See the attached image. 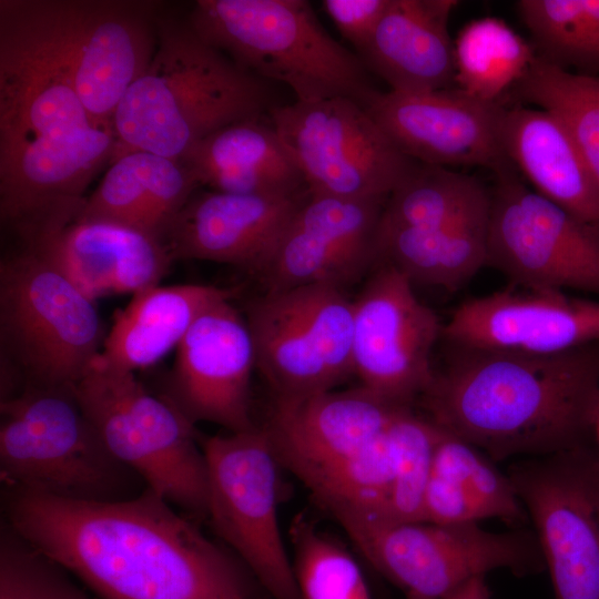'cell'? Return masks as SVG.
<instances>
[{"instance_id":"f35d334b","label":"cell","mask_w":599,"mask_h":599,"mask_svg":"<svg viewBox=\"0 0 599 599\" xmlns=\"http://www.w3.org/2000/svg\"><path fill=\"white\" fill-rule=\"evenodd\" d=\"M443 599H491V597L485 576H477L455 588Z\"/></svg>"},{"instance_id":"603a6c76","label":"cell","mask_w":599,"mask_h":599,"mask_svg":"<svg viewBox=\"0 0 599 599\" xmlns=\"http://www.w3.org/2000/svg\"><path fill=\"white\" fill-rule=\"evenodd\" d=\"M26 250L53 265L94 302L159 285L173 262L160 238L95 220L75 219Z\"/></svg>"},{"instance_id":"d4e9b609","label":"cell","mask_w":599,"mask_h":599,"mask_svg":"<svg viewBox=\"0 0 599 599\" xmlns=\"http://www.w3.org/2000/svg\"><path fill=\"white\" fill-rule=\"evenodd\" d=\"M500 144L508 162L534 191L599 229V187L555 114L541 108L506 106Z\"/></svg>"},{"instance_id":"7c38bea8","label":"cell","mask_w":599,"mask_h":599,"mask_svg":"<svg viewBox=\"0 0 599 599\" xmlns=\"http://www.w3.org/2000/svg\"><path fill=\"white\" fill-rule=\"evenodd\" d=\"M370 565L406 599H443L465 581L499 568L516 575L545 566L535 532H493L478 522L427 521L344 529Z\"/></svg>"},{"instance_id":"5bb4252c","label":"cell","mask_w":599,"mask_h":599,"mask_svg":"<svg viewBox=\"0 0 599 599\" xmlns=\"http://www.w3.org/2000/svg\"><path fill=\"white\" fill-rule=\"evenodd\" d=\"M556 599H599V454L593 444L520 458L507 470Z\"/></svg>"},{"instance_id":"44dd1931","label":"cell","mask_w":599,"mask_h":599,"mask_svg":"<svg viewBox=\"0 0 599 599\" xmlns=\"http://www.w3.org/2000/svg\"><path fill=\"white\" fill-rule=\"evenodd\" d=\"M386 199L308 194L274 247L261 276L270 290L313 284L344 288L376 264Z\"/></svg>"},{"instance_id":"8d00e7d4","label":"cell","mask_w":599,"mask_h":599,"mask_svg":"<svg viewBox=\"0 0 599 599\" xmlns=\"http://www.w3.org/2000/svg\"><path fill=\"white\" fill-rule=\"evenodd\" d=\"M65 569L6 522L0 531V599H91Z\"/></svg>"},{"instance_id":"3957f363","label":"cell","mask_w":599,"mask_h":599,"mask_svg":"<svg viewBox=\"0 0 599 599\" xmlns=\"http://www.w3.org/2000/svg\"><path fill=\"white\" fill-rule=\"evenodd\" d=\"M455 347L419 398L441 429L494 461L592 444L599 342L554 355Z\"/></svg>"},{"instance_id":"ffe728a7","label":"cell","mask_w":599,"mask_h":599,"mask_svg":"<svg viewBox=\"0 0 599 599\" xmlns=\"http://www.w3.org/2000/svg\"><path fill=\"white\" fill-rule=\"evenodd\" d=\"M441 336L457 347L560 354L599 342V302L512 284L461 303Z\"/></svg>"},{"instance_id":"5b68a950","label":"cell","mask_w":599,"mask_h":599,"mask_svg":"<svg viewBox=\"0 0 599 599\" xmlns=\"http://www.w3.org/2000/svg\"><path fill=\"white\" fill-rule=\"evenodd\" d=\"M206 43L298 101L348 98L364 108L376 90L358 55L334 40L305 0H199L187 22Z\"/></svg>"},{"instance_id":"74e56055","label":"cell","mask_w":599,"mask_h":599,"mask_svg":"<svg viewBox=\"0 0 599 599\" xmlns=\"http://www.w3.org/2000/svg\"><path fill=\"white\" fill-rule=\"evenodd\" d=\"M388 0H324L322 6L358 55L370 40Z\"/></svg>"},{"instance_id":"ab89813d","label":"cell","mask_w":599,"mask_h":599,"mask_svg":"<svg viewBox=\"0 0 599 599\" xmlns=\"http://www.w3.org/2000/svg\"><path fill=\"white\" fill-rule=\"evenodd\" d=\"M592 444L599 454V397L597 400L593 423H592Z\"/></svg>"},{"instance_id":"4316f807","label":"cell","mask_w":599,"mask_h":599,"mask_svg":"<svg viewBox=\"0 0 599 599\" xmlns=\"http://www.w3.org/2000/svg\"><path fill=\"white\" fill-rule=\"evenodd\" d=\"M264 116L226 125L200 141L181 161L199 186L246 195L307 191L271 121Z\"/></svg>"},{"instance_id":"30bf717a","label":"cell","mask_w":599,"mask_h":599,"mask_svg":"<svg viewBox=\"0 0 599 599\" xmlns=\"http://www.w3.org/2000/svg\"><path fill=\"white\" fill-rule=\"evenodd\" d=\"M206 519L273 599H301L277 511V461L265 428L200 438Z\"/></svg>"},{"instance_id":"52a82bcc","label":"cell","mask_w":599,"mask_h":599,"mask_svg":"<svg viewBox=\"0 0 599 599\" xmlns=\"http://www.w3.org/2000/svg\"><path fill=\"white\" fill-rule=\"evenodd\" d=\"M158 3L140 0H1L13 22L69 75L94 121L111 125L158 45Z\"/></svg>"},{"instance_id":"484cf974","label":"cell","mask_w":599,"mask_h":599,"mask_svg":"<svg viewBox=\"0 0 599 599\" xmlns=\"http://www.w3.org/2000/svg\"><path fill=\"white\" fill-rule=\"evenodd\" d=\"M199 184L181 161L144 151L112 159L77 219L112 222L162 236Z\"/></svg>"},{"instance_id":"cb8c5ba5","label":"cell","mask_w":599,"mask_h":599,"mask_svg":"<svg viewBox=\"0 0 599 599\" xmlns=\"http://www.w3.org/2000/svg\"><path fill=\"white\" fill-rule=\"evenodd\" d=\"M455 0H388L364 50L368 72L389 91L418 93L454 87V41L448 20Z\"/></svg>"},{"instance_id":"1f68e13d","label":"cell","mask_w":599,"mask_h":599,"mask_svg":"<svg viewBox=\"0 0 599 599\" xmlns=\"http://www.w3.org/2000/svg\"><path fill=\"white\" fill-rule=\"evenodd\" d=\"M490 199L477 177L417 162L389 194L379 229H428L451 223Z\"/></svg>"},{"instance_id":"6da1fadb","label":"cell","mask_w":599,"mask_h":599,"mask_svg":"<svg viewBox=\"0 0 599 599\" xmlns=\"http://www.w3.org/2000/svg\"><path fill=\"white\" fill-rule=\"evenodd\" d=\"M3 499L4 522L102 599H253L241 560L149 487L112 502Z\"/></svg>"},{"instance_id":"f1b7e54d","label":"cell","mask_w":599,"mask_h":599,"mask_svg":"<svg viewBox=\"0 0 599 599\" xmlns=\"http://www.w3.org/2000/svg\"><path fill=\"white\" fill-rule=\"evenodd\" d=\"M486 518L518 525L528 515L509 476L493 459L441 429L425 489L423 521L458 525Z\"/></svg>"},{"instance_id":"7402d4cb","label":"cell","mask_w":599,"mask_h":599,"mask_svg":"<svg viewBox=\"0 0 599 599\" xmlns=\"http://www.w3.org/2000/svg\"><path fill=\"white\" fill-rule=\"evenodd\" d=\"M308 194V190L291 195L193 194L162 242L173 261H211L261 274Z\"/></svg>"},{"instance_id":"d590c367","label":"cell","mask_w":599,"mask_h":599,"mask_svg":"<svg viewBox=\"0 0 599 599\" xmlns=\"http://www.w3.org/2000/svg\"><path fill=\"white\" fill-rule=\"evenodd\" d=\"M441 428L412 406L402 407L389 425L394 458L392 524L423 521L424 495Z\"/></svg>"},{"instance_id":"7a4b0ae2","label":"cell","mask_w":599,"mask_h":599,"mask_svg":"<svg viewBox=\"0 0 599 599\" xmlns=\"http://www.w3.org/2000/svg\"><path fill=\"white\" fill-rule=\"evenodd\" d=\"M116 136L69 75L0 17V217L29 246L75 220Z\"/></svg>"},{"instance_id":"ac0fdd59","label":"cell","mask_w":599,"mask_h":599,"mask_svg":"<svg viewBox=\"0 0 599 599\" xmlns=\"http://www.w3.org/2000/svg\"><path fill=\"white\" fill-rule=\"evenodd\" d=\"M501 101L477 99L451 87L428 92L376 91L366 111L412 160L443 167L512 166L500 144Z\"/></svg>"},{"instance_id":"4fadbf2b","label":"cell","mask_w":599,"mask_h":599,"mask_svg":"<svg viewBox=\"0 0 599 599\" xmlns=\"http://www.w3.org/2000/svg\"><path fill=\"white\" fill-rule=\"evenodd\" d=\"M267 115L311 194L385 199L417 163L348 98L295 100Z\"/></svg>"},{"instance_id":"ba28073f","label":"cell","mask_w":599,"mask_h":599,"mask_svg":"<svg viewBox=\"0 0 599 599\" xmlns=\"http://www.w3.org/2000/svg\"><path fill=\"white\" fill-rule=\"evenodd\" d=\"M73 392L120 461L189 517L206 519L207 468L194 424L163 396L150 394L134 373L95 358Z\"/></svg>"},{"instance_id":"d6986e66","label":"cell","mask_w":599,"mask_h":599,"mask_svg":"<svg viewBox=\"0 0 599 599\" xmlns=\"http://www.w3.org/2000/svg\"><path fill=\"white\" fill-rule=\"evenodd\" d=\"M402 407L361 386L274 398L264 428L278 464L311 493L374 444Z\"/></svg>"},{"instance_id":"9c48e42d","label":"cell","mask_w":599,"mask_h":599,"mask_svg":"<svg viewBox=\"0 0 599 599\" xmlns=\"http://www.w3.org/2000/svg\"><path fill=\"white\" fill-rule=\"evenodd\" d=\"M106 333L67 276L26 250L0 264L1 368L26 386L73 387Z\"/></svg>"},{"instance_id":"f546056e","label":"cell","mask_w":599,"mask_h":599,"mask_svg":"<svg viewBox=\"0 0 599 599\" xmlns=\"http://www.w3.org/2000/svg\"><path fill=\"white\" fill-rule=\"evenodd\" d=\"M490 203L491 196L441 226L378 229L376 264L395 267L413 284L455 291L487 265Z\"/></svg>"},{"instance_id":"e575fe53","label":"cell","mask_w":599,"mask_h":599,"mask_svg":"<svg viewBox=\"0 0 599 599\" xmlns=\"http://www.w3.org/2000/svg\"><path fill=\"white\" fill-rule=\"evenodd\" d=\"M291 538L301 599H372L358 564L339 542L298 516Z\"/></svg>"},{"instance_id":"d6a6232c","label":"cell","mask_w":599,"mask_h":599,"mask_svg":"<svg viewBox=\"0 0 599 599\" xmlns=\"http://www.w3.org/2000/svg\"><path fill=\"white\" fill-rule=\"evenodd\" d=\"M510 91L564 123L599 187V75L569 72L536 55Z\"/></svg>"},{"instance_id":"2e32d148","label":"cell","mask_w":599,"mask_h":599,"mask_svg":"<svg viewBox=\"0 0 599 599\" xmlns=\"http://www.w3.org/2000/svg\"><path fill=\"white\" fill-rule=\"evenodd\" d=\"M353 300V366L361 387L412 406L429 387L434 346L443 335L436 313L395 267L377 263Z\"/></svg>"},{"instance_id":"836d02e7","label":"cell","mask_w":599,"mask_h":599,"mask_svg":"<svg viewBox=\"0 0 599 599\" xmlns=\"http://www.w3.org/2000/svg\"><path fill=\"white\" fill-rule=\"evenodd\" d=\"M516 7L539 58L599 75V0H519Z\"/></svg>"},{"instance_id":"277c9868","label":"cell","mask_w":599,"mask_h":599,"mask_svg":"<svg viewBox=\"0 0 599 599\" xmlns=\"http://www.w3.org/2000/svg\"><path fill=\"white\" fill-rule=\"evenodd\" d=\"M268 82L236 64L185 26L159 23L155 53L113 119L112 159L144 151L173 160L235 122L273 108Z\"/></svg>"},{"instance_id":"9a60e30c","label":"cell","mask_w":599,"mask_h":599,"mask_svg":"<svg viewBox=\"0 0 599 599\" xmlns=\"http://www.w3.org/2000/svg\"><path fill=\"white\" fill-rule=\"evenodd\" d=\"M494 174L487 265L515 285L599 295V229L528 187L512 166Z\"/></svg>"},{"instance_id":"8fae6325","label":"cell","mask_w":599,"mask_h":599,"mask_svg":"<svg viewBox=\"0 0 599 599\" xmlns=\"http://www.w3.org/2000/svg\"><path fill=\"white\" fill-rule=\"evenodd\" d=\"M313 284L270 290L246 308L256 368L274 398L334 390L354 375L353 300Z\"/></svg>"},{"instance_id":"83f0119b","label":"cell","mask_w":599,"mask_h":599,"mask_svg":"<svg viewBox=\"0 0 599 599\" xmlns=\"http://www.w3.org/2000/svg\"><path fill=\"white\" fill-rule=\"evenodd\" d=\"M234 294L231 288L204 284L156 285L141 291L115 312L95 361L132 373L154 365L176 349L206 308L232 300Z\"/></svg>"},{"instance_id":"4dcf8cb0","label":"cell","mask_w":599,"mask_h":599,"mask_svg":"<svg viewBox=\"0 0 599 599\" xmlns=\"http://www.w3.org/2000/svg\"><path fill=\"white\" fill-rule=\"evenodd\" d=\"M536 55L532 44L506 21L496 17L474 19L454 41V87L484 101H500Z\"/></svg>"},{"instance_id":"e0dca14e","label":"cell","mask_w":599,"mask_h":599,"mask_svg":"<svg viewBox=\"0 0 599 599\" xmlns=\"http://www.w3.org/2000/svg\"><path fill=\"white\" fill-rule=\"evenodd\" d=\"M255 349L245 319L231 300L206 308L175 349L162 395L192 424L207 422L236 433L255 427L251 376Z\"/></svg>"},{"instance_id":"8992f818","label":"cell","mask_w":599,"mask_h":599,"mask_svg":"<svg viewBox=\"0 0 599 599\" xmlns=\"http://www.w3.org/2000/svg\"><path fill=\"white\" fill-rule=\"evenodd\" d=\"M4 489L64 500L112 502L139 496L144 480L105 446L73 387L26 386L0 400Z\"/></svg>"}]
</instances>
